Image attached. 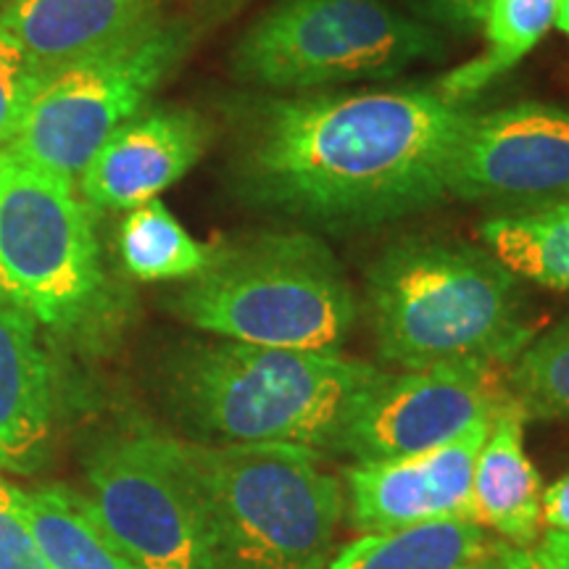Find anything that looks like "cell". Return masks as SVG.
Wrapping results in <instances>:
<instances>
[{"instance_id": "6da1fadb", "label": "cell", "mask_w": 569, "mask_h": 569, "mask_svg": "<svg viewBox=\"0 0 569 569\" xmlns=\"http://www.w3.org/2000/svg\"><path fill=\"white\" fill-rule=\"evenodd\" d=\"M472 117L436 84L248 98L234 113V190L319 227L393 222L448 196Z\"/></svg>"}, {"instance_id": "7a4b0ae2", "label": "cell", "mask_w": 569, "mask_h": 569, "mask_svg": "<svg viewBox=\"0 0 569 569\" xmlns=\"http://www.w3.org/2000/svg\"><path fill=\"white\" fill-rule=\"evenodd\" d=\"M386 375L340 351L190 343L163 367V401L196 443H280L332 451L369 388Z\"/></svg>"}, {"instance_id": "3957f363", "label": "cell", "mask_w": 569, "mask_h": 569, "mask_svg": "<svg viewBox=\"0 0 569 569\" xmlns=\"http://www.w3.org/2000/svg\"><path fill=\"white\" fill-rule=\"evenodd\" d=\"M367 317L386 365L509 367L532 340L519 277L490 251L401 238L367 272Z\"/></svg>"}, {"instance_id": "277c9868", "label": "cell", "mask_w": 569, "mask_h": 569, "mask_svg": "<svg viewBox=\"0 0 569 569\" xmlns=\"http://www.w3.org/2000/svg\"><path fill=\"white\" fill-rule=\"evenodd\" d=\"M169 309L209 336L288 351H340L359 317L336 253L301 230L213 248L209 267L169 298Z\"/></svg>"}, {"instance_id": "5b68a950", "label": "cell", "mask_w": 569, "mask_h": 569, "mask_svg": "<svg viewBox=\"0 0 569 569\" xmlns=\"http://www.w3.org/2000/svg\"><path fill=\"white\" fill-rule=\"evenodd\" d=\"M0 303L84 343L109 338L122 298L74 180L0 148Z\"/></svg>"}, {"instance_id": "8992f818", "label": "cell", "mask_w": 569, "mask_h": 569, "mask_svg": "<svg viewBox=\"0 0 569 569\" xmlns=\"http://www.w3.org/2000/svg\"><path fill=\"white\" fill-rule=\"evenodd\" d=\"M219 569H322L346 515V488L315 448L184 440Z\"/></svg>"}, {"instance_id": "52a82bcc", "label": "cell", "mask_w": 569, "mask_h": 569, "mask_svg": "<svg viewBox=\"0 0 569 569\" xmlns=\"http://www.w3.org/2000/svg\"><path fill=\"white\" fill-rule=\"evenodd\" d=\"M436 53L438 34L390 0H277L234 42L230 67L251 88L309 92L390 80Z\"/></svg>"}, {"instance_id": "ba28073f", "label": "cell", "mask_w": 569, "mask_h": 569, "mask_svg": "<svg viewBox=\"0 0 569 569\" xmlns=\"http://www.w3.org/2000/svg\"><path fill=\"white\" fill-rule=\"evenodd\" d=\"M193 27L153 13L122 38L48 71L9 148L77 180L92 153L180 67Z\"/></svg>"}, {"instance_id": "9c48e42d", "label": "cell", "mask_w": 569, "mask_h": 569, "mask_svg": "<svg viewBox=\"0 0 569 569\" xmlns=\"http://www.w3.org/2000/svg\"><path fill=\"white\" fill-rule=\"evenodd\" d=\"M88 498L138 569H219L188 443L140 417L92 440Z\"/></svg>"}, {"instance_id": "30bf717a", "label": "cell", "mask_w": 569, "mask_h": 569, "mask_svg": "<svg viewBox=\"0 0 569 569\" xmlns=\"http://www.w3.org/2000/svg\"><path fill=\"white\" fill-rule=\"evenodd\" d=\"M511 398L498 365H440L386 372L367 390L336 440V453L380 461L451 443L498 415Z\"/></svg>"}, {"instance_id": "8fae6325", "label": "cell", "mask_w": 569, "mask_h": 569, "mask_svg": "<svg viewBox=\"0 0 569 569\" xmlns=\"http://www.w3.org/2000/svg\"><path fill=\"white\" fill-rule=\"evenodd\" d=\"M446 188L461 201L519 211L569 201V111L549 103L475 111L453 151Z\"/></svg>"}, {"instance_id": "7c38bea8", "label": "cell", "mask_w": 569, "mask_h": 569, "mask_svg": "<svg viewBox=\"0 0 569 569\" xmlns=\"http://www.w3.org/2000/svg\"><path fill=\"white\" fill-rule=\"evenodd\" d=\"M493 417L451 443L409 457L353 461L346 469L348 519L361 536L417 528L440 519H472V478Z\"/></svg>"}, {"instance_id": "4fadbf2b", "label": "cell", "mask_w": 569, "mask_h": 569, "mask_svg": "<svg viewBox=\"0 0 569 569\" xmlns=\"http://www.w3.org/2000/svg\"><path fill=\"white\" fill-rule=\"evenodd\" d=\"M211 127L196 109L151 106L117 127L82 169L80 196L111 211L138 209L201 161Z\"/></svg>"}, {"instance_id": "5bb4252c", "label": "cell", "mask_w": 569, "mask_h": 569, "mask_svg": "<svg viewBox=\"0 0 569 569\" xmlns=\"http://www.w3.org/2000/svg\"><path fill=\"white\" fill-rule=\"evenodd\" d=\"M56 425V377L38 325L0 303V467L27 472L42 459Z\"/></svg>"}, {"instance_id": "9a60e30c", "label": "cell", "mask_w": 569, "mask_h": 569, "mask_svg": "<svg viewBox=\"0 0 569 569\" xmlns=\"http://www.w3.org/2000/svg\"><path fill=\"white\" fill-rule=\"evenodd\" d=\"M525 411L509 398L490 422L472 478V522L509 546H530L543 530V482L525 453Z\"/></svg>"}, {"instance_id": "2e32d148", "label": "cell", "mask_w": 569, "mask_h": 569, "mask_svg": "<svg viewBox=\"0 0 569 569\" xmlns=\"http://www.w3.org/2000/svg\"><path fill=\"white\" fill-rule=\"evenodd\" d=\"M159 13V0H9L0 24L46 69L122 38Z\"/></svg>"}, {"instance_id": "e0dca14e", "label": "cell", "mask_w": 569, "mask_h": 569, "mask_svg": "<svg viewBox=\"0 0 569 569\" xmlns=\"http://www.w3.org/2000/svg\"><path fill=\"white\" fill-rule=\"evenodd\" d=\"M509 543L472 519H440L393 532H367L322 569H498Z\"/></svg>"}, {"instance_id": "ac0fdd59", "label": "cell", "mask_w": 569, "mask_h": 569, "mask_svg": "<svg viewBox=\"0 0 569 569\" xmlns=\"http://www.w3.org/2000/svg\"><path fill=\"white\" fill-rule=\"evenodd\" d=\"M21 511L48 569H138L106 530L90 498L77 490H21Z\"/></svg>"}, {"instance_id": "d6986e66", "label": "cell", "mask_w": 569, "mask_h": 569, "mask_svg": "<svg viewBox=\"0 0 569 569\" xmlns=\"http://www.w3.org/2000/svg\"><path fill=\"white\" fill-rule=\"evenodd\" d=\"M559 6L561 0H493L482 21L486 51L440 77L436 90L451 101H472L546 38V32L557 24Z\"/></svg>"}, {"instance_id": "ffe728a7", "label": "cell", "mask_w": 569, "mask_h": 569, "mask_svg": "<svg viewBox=\"0 0 569 569\" xmlns=\"http://www.w3.org/2000/svg\"><path fill=\"white\" fill-rule=\"evenodd\" d=\"M480 238L517 277L569 290V201L538 211L501 213L480 224Z\"/></svg>"}, {"instance_id": "44dd1931", "label": "cell", "mask_w": 569, "mask_h": 569, "mask_svg": "<svg viewBox=\"0 0 569 569\" xmlns=\"http://www.w3.org/2000/svg\"><path fill=\"white\" fill-rule=\"evenodd\" d=\"M117 243L127 274L140 282L193 280L209 267L213 253L177 222L159 198L127 213Z\"/></svg>"}, {"instance_id": "7402d4cb", "label": "cell", "mask_w": 569, "mask_h": 569, "mask_svg": "<svg viewBox=\"0 0 569 569\" xmlns=\"http://www.w3.org/2000/svg\"><path fill=\"white\" fill-rule=\"evenodd\" d=\"M507 388L528 419H569V322L517 353Z\"/></svg>"}, {"instance_id": "603a6c76", "label": "cell", "mask_w": 569, "mask_h": 569, "mask_svg": "<svg viewBox=\"0 0 569 569\" xmlns=\"http://www.w3.org/2000/svg\"><path fill=\"white\" fill-rule=\"evenodd\" d=\"M48 71L13 34L0 24V146H9L21 130L32 98Z\"/></svg>"}, {"instance_id": "cb8c5ba5", "label": "cell", "mask_w": 569, "mask_h": 569, "mask_svg": "<svg viewBox=\"0 0 569 569\" xmlns=\"http://www.w3.org/2000/svg\"><path fill=\"white\" fill-rule=\"evenodd\" d=\"M0 569H48L30 522L21 511V488L0 478Z\"/></svg>"}, {"instance_id": "d4e9b609", "label": "cell", "mask_w": 569, "mask_h": 569, "mask_svg": "<svg viewBox=\"0 0 569 569\" xmlns=\"http://www.w3.org/2000/svg\"><path fill=\"white\" fill-rule=\"evenodd\" d=\"M498 569H569V530H546L530 546H507Z\"/></svg>"}, {"instance_id": "484cf974", "label": "cell", "mask_w": 569, "mask_h": 569, "mask_svg": "<svg viewBox=\"0 0 569 569\" xmlns=\"http://www.w3.org/2000/svg\"><path fill=\"white\" fill-rule=\"evenodd\" d=\"M430 17L457 32L480 30L493 0H422Z\"/></svg>"}, {"instance_id": "4316f807", "label": "cell", "mask_w": 569, "mask_h": 569, "mask_svg": "<svg viewBox=\"0 0 569 569\" xmlns=\"http://www.w3.org/2000/svg\"><path fill=\"white\" fill-rule=\"evenodd\" d=\"M543 528L569 530V472L543 488Z\"/></svg>"}, {"instance_id": "83f0119b", "label": "cell", "mask_w": 569, "mask_h": 569, "mask_svg": "<svg viewBox=\"0 0 569 569\" xmlns=\"http://www.w3.org/2000/svg\"><path fill=\"white\" fill-rule=\"evenodd\" d=\"M557 27L569 38V0H561L559 13H557Z\"/></svg>"}, {"instance_id": "f1b7e54d", "label": "cell", "mask_w": 569, "mask_h": 569, "mask_svg": "<svg viewBox=\"0 0 569 569\" xmlns=\"http://www.w3.org/2000/svg\"><path fill=\"white\" fill-rule=\"evenodd\" d=\"M6 3H9V0H0V13H3V9H6Z\"/></svg>"}]
</instances>
